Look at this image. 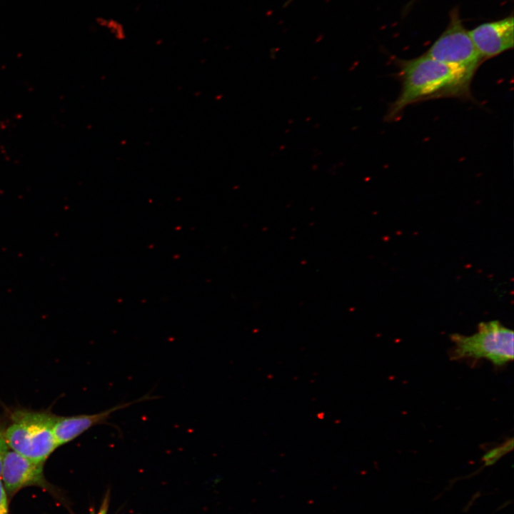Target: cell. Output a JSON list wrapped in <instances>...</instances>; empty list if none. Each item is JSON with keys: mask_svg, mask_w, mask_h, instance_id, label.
<instances>
[{"mask_svg": "<svg viewBox=\"0 0 514 514\" xmlns=\"http://www.w3.org/2000/svg\"><path fill=\"white\" fill-rule=\"evenodd\" d=\"M397 64L401 89L389 106L385 117L388 121L399 118L403 111L414 103L440 98H471L473 79L425 54L398 60Z\"/></svg>", "mask_w": 514, "mask_h": 514, "instance_id": "1", "label": "cell"}, {"mask_svg": "<svg viewBox=\"0 0 514 514\" xmlns=\"http://www.w3.org/2000/svg\"><path fill=\"white\" fill-rule=\"evenodd\" d=\"M56 415L48 412L16 410L4 430L9 448L36 462L45 463L58 448L53 424Z\"/></svg>", "mask_w": 514, "mask_h": 514, "instance_id": "2", "label": "cell"}, {"mask_svg": "<svg viewBox=\"0 0 514 514\" xmlns=\"http://www.w3.org/2000/svg\"><path fill=\"white\" fill-rule=\"evenodd\" d=\"M452 359L485 358L495 366H503L513 359V331L500 323L482 322L473 335L451 336Z\"/></svg>", "mask_w": 514, "mask_h": 514, "instance_id": "3", "label": "cell"}, {"mask_svg": "<svg viewBox=\"0 0 514 514\" xmlns=\"http://www.w3.org/2000/svg\"><path fill=\"white\" fill-rule=\"evenodd\" d=\"M425 54L471 79L483 62L457 8L450 11L448 25Z\"/></svg>", "mask_w": 514, "mask_h": 514, "instance_id": "4", "label": "cell"}, {"mask_svg": "<svg viewBox=\"0 0 514 514\" xmlns=\"http://www.w3.org/2000/svg\"><path fill=\"white\" fill-rule=\"evenodd\" d=\"M44 463L30 460L15 451L8 450L4 455L0 478L9 500L21 489L38 486L52 491L44 473Z\"/></svg>", "mask_w": 514, "mask_h": 514, "instance_id": "5", "label": "cell"}, {"mask_svg": "<svg viewBox=\"0 0 514 514\" xmlns=\"http://www.w3.org/2000/svg\"><path fill=\"white\" fill-rule=\"evenodd\" d=\"M159 398V396L146 393L129 402L121 403L114 406L94 414H82L73 416H56L53 424V433L58 447L72 441L84 432L98 425H109L119 428L108 422L113 413L126 408L133 404Z\"/></svg>", "mask_w": 514, "mask_h": 514, "instance_id": "6", "label": "cell"}, {"mask_svg": "<svg viewBox=\"0 0 514 514\" xmlns=\"http://www.w3.org/2000/svg\"><path fill=\"white\" fill-rule=\"evenodd\" d=\"M469 34L483 61L495 57L513 49V15L481 24L469 31Z\"/></svg>", "mask_w": 514, "mask_h": 514, "instance_id": "7", "label": "cell"}, {"mask_svg": "<svg viewBox=\"0 0 514 514\" xmlns=\"http://www.w3.org/2000/svg\"><path fill=\"white\" fill-rule=\"evenodd\" d=\"M509 443L510 442L508 441L505 445L497 447L489 451L487 454H485V455L483 457V460L485 461L486 465H491L505 453L508 452L509 450V447H512L513 445V443H511L510 445Z\"/></svg>", "mask_w": 514, "mask_h": 514, "instance_id": "8", "label": "cell"}, {"mask_svg": "<svg viewBox=\"0 0 514 514\" xmlns=\"http://www.w3.org/2000/svg\"><path fill=\"white\" fill-rule=\"evenodd\" d=\"M8 497L0 478V514H8Z\"/></svg>", "mask_w": 514, "mask_h": 514, "instance_id": "9", "label": "cell"}, {"mask_svg": "<svg viewBox=\"0 0 514 514\" xmlns=\"http://www.w3.org/2000/svg\"><path fill=\"white\" fill-rule=\"evenodd\" d=\"M9 450V446L7 445L4 430L0 425V475L1 471L2 462L6 452Z\"/></svg>", "mask_w": 514, "mask_h": 514, "instance_id": "10", "label": "cell"}]
</instances>
